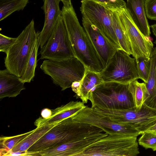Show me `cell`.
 <instances>
[{
	"instance_id": "obj_1",
	"label": "cell",
	"mask_w": 156,
	"mask_h": 156,
	"mask_svg": "<svg viewBox=\"0 0 156 156\" xmlns=\"http://www.w3.org/2000/svg\"><path fill=\"white\" fill-rule=\"evenodd\" d=\"M61 10L75 56L88 69L100 73L103 68L99 57L79 23L73 6H63Z\"/></svg>"
},
{
	"instance_id": "obj_2",
	"label": "cell",
	"mask_w": 156,
	"mask_h": 156,
	"mask_svg": "<svg viewBox=\"0 0 156 156\" xmlns=\"http://www.w3.org/2000/svg\"><path fill=\"white\" fill-rule=\"evenodd\" d=\"M103 132L98 127L77 122L69 117L58 122L26 151L38 153L78 138Z\"/></svg>"
},
{
	"instance_id": "obj_3",
	"label": "cell",
	"mask_w": 156,
	"mask_h": 156,
	"mask_svg": "<svg viewBox=\"0 0 156 156\" xmlns=\"http://www.w3.org/2000/svg\"><path fill=\"white\" fill-rule=\"evenodd\" d=\"M94 109L101 117L115 123L131 126L142 134L156 123V110L144 103L140 109L135 107L127 109Z\"/></svg>"
},
{
	"instance_id": "obj_4",
	"label": "cell",
	"mask_w": 156,
	"mask_h": 156,
	"mask_svg": "<svg viewBox=\"0 0 156 156\" xmlns=\"http://www.w3.org/2000/svg\"><path fill=\"white\" fill-rule=\"evenodd\" d=\"M129 84L107 82L99 84L89 97L91 107L127 109L135 107Z\"/></svg>"
},
{
	"instance_id": "obj_5",
	"label": "cell",
	"mask_w": 156,
	"mask_h": 156,
	"mask_svg": "<svg viewBox=\"0 0 156 156\" xmlns=\"http://www.w3.org/2000/svg\"><path fill=\"white\" fill-rule=\"evenodd\" d=\"M137 136L108 134L87 147L80 156H135L140 153Z\"/></svg>"
},
{
	"instance_id": "obj_6",
	"label": "cell",
	"mask_w": 156,
	"mask_h": 156,
	"mask_svg": "<svg viewBox=\"0 0 156 156\" xmlns=\"http://www.w3.org/2000/svg\"><path fill=\"white\" fill-rule=\"evenodd\" d=\"M37 36L32 20L6 53L5 66L11 73L19 77L23 75Z\"/></svg>"
},
{
	"instance_id": "obj_7",
	"label": "cell",
	"mask_w": 156,
	"mask_h": 156,
	"mask_svg": "<svg viewBox=\"0 0 156 156\" xmlns=\"http://www.w3.org/2000/svg\"><path fill=\"white\" fill-rule=\"evenodd\" d=\"M40 68L51 77L54 84L60 86L62 90H64L71 87L73 82L81 80L85 67L74 57L59 61L44 60Z\"/></svg>"
},
{
	"instance_id": "obj_8",
	"label": "cell",
	"mask_w": 156,
	"mask_h": 156,
	"mask_svg": "<svg viewBox=\"0 0 156 156\" xmlns=\"http://www.w3.org/2000/svg\"><path fill=\"white\" fill-rule=\"evenodd\" d=\"M104 82H115L128 84L140 79L135 58L123 50L116 51L106 67L100 73Z\"/></svg>"
},
{
	"instance_id": "obj_9",
	"label": "cell",
	"mask_w": 156,
	"mask_h": 156,
	"mask_svg": "<svg viewBox=\"0 0 156 156\" xmlns=\"http://www.w3.org/2000/svg\"><path fill=\"white\" fill-rule=\"evenodd\" d=\"M41 59L59 61L75 55L62 16L59 18L51 34L40 51Z\"/></svg>"
},
{
	"instance_id": "obj_10",
	"label": "cell",
	"mask_w": 156,
	"mask_h": 156,
	"mask_svg": "<svg viewBox=\"0 0 156 156\" xmlns=\"http://www.w3.org/2000/svg\"><path fill=\"white\" fill-rule=\"evenodd\" d=\"M82 17L98 28L118 50L122 49L113 27V12L104 6L88 0L81 1Z\"/></svg>"
},
{
	"instance_id": "obj_11",
	"label": "cell",
	"mask_w": 156,
	"mask_h": 156,
	"mask_svg": "<svg viewBox=\"0 0 156 156\" xmlns=\"http://www.w3.org/2000/svg\"><path fill=\"white\" fill-rule=\"evenodd\" d=\"M72 117L77 122L98 127L108 134L121 133L137 136L142 134L140 131L131 126L115 123L101 117L93 108L87 106Z\"/></svg>"
},
{
	"instance_id": "obj_12",
	"label": "cell",
	"mask_w": 156,
	"mask_h": 156,
	"mask_svg": "<svg viewBox=\"0 0 156 156\" xmlns=\"http://www.w3.org/2000/svg\"><path fill=\"white\" fill-rule=\"evenodd\" d=\"M117 12L130 41L133 56L136 58L140 57L150 58L154 48L152 42L139 30L126 7Z\"/></svg>"
},
{
	"instance_id": "obj_13",
	"label": "cell",
	"mask_w": 156,
	"mask_h": 156,
	"mask_svg": "<svg viewBox=\"0 0 156 156\" xmlns=\"http://www.w3.org/2000/svg\"><path fill=\"white\" fill-rule=\"evenodd\" d=\"M108 135L102 132L78 138L39 152L38 156H80L87 147Z\"/></svg>"
},
{
	"instance_id": "obj_14",
	"label": "cell",
	"mask_w": 156,
	"mask_h": 156,
	"mask_svg": "<svg viewBox=\"0 0 156 156\" xmlns=\"http://www.w3.org/2000/svg\"><path fill=\"white\" fill-rule=\"evenodd\" d=\"M83 28L98 55L103 69L118 49L95 26L82 17Z\"/></svg>"
},
{
	"instance_id": "obj_15",
	"label": "cell",
	"mask_w": 156,
	"mask_h": 156,
	"mask_svg": "<svg viewBox=\"0 0 156 156\" xmlns=\"http://www.w3.org/2000/svg\"><path fill=\"white\" fill-rule=\"evenodd\" d=\"M60 0H44L42 8L45 14V20L41 31L37 32L39 46L42 48L52 34L59 17L62 16Z\"/></svg>"
},
{
	"instance_id": "obj_16",
	"label": "cell",
	"mask_w": 156,
	"mask_h": 156,
	"mask_svg": "<svg viewBox=\"0 0 156 156\" xmlns=\"http://www.w3.org/2000/svg\"><path fill=\"white\" fill-rule=\"evenodd\" d=\"M86 106L82 101H71L52 109V115L49 119H44L40 117L35 121L34 125L37 127L45 124L58 122L78 113Z\"/></svg>"
},
{
	"instance_id": "obj_17",
	"label": "cell",
	"mask_w": 156,
	"mask_h": 156,
	"mask_svg": "<svg viewBox=\"0 0 156 156\" xmlns=\"http://www.w3.org/2000/svg\"><path fill=\"white\" fill-rule=\"evenodd\" d=\"M24 83L20 77L11 73L7 69L0 71V99L13 98L25 90Z\"/></svg>"
},
{
	"instance_id": "obj_18",
	"label": "cell",
	"mask_w": 156,
	"mask_h": 156,
	"mask_svg": "<svg viewBox=\"0 0 156 156\" xmlns=\"http://www.w3.org/2000/svg\"><path fill=\"white\" fill-rule=\"evenodd\" d=\"M126 8L141 33L145 37H149L150 27L145 14L144 0H127Z\"/></svg>"
},
{
	"instance_id": "obj_19",
	"label": "cell",
	"mask_w": 156,
	"mask_h": 156,
	"mask_svg": "<svg viewBox=\"0 0 156 156\" xmlns=\"http://www.w3.org/2000/svg\"><path fill=\"white\" fill-rule=\"evenodd\" d=\"M100 73L91 71L85 67L83 76L80 81L79 93L76 98H80L84 104L97 86L104 82Z\"/></svg>"
},
{
	"instance_id": "obj_20",
	"label": "cell",
	"mask_w": 156,
	"mask_h": 156,
	"mask_svg": "<svg viewBox=\"0 0 156 156\" xmlns=\"http://www.w3.org/2000/svg\"><path fill=\"white\" fill-rule=\"evenodd\" d=\"M57 123L45 124L37 127L32 133L18 143L8 153L17 151L26 152L29 147Z\"/></svg>"
},
{
	"instance_id": "obj_21",
	"label": "cell",
	"mask_w": 156,
	"mask_h": 156,
	"mask_svg": "<svg viewBox=\"0 0 156 156\" xmlns=\"http://www.w3.org/2000/svg\"><path fill=\"white\" fill-rule=\"evenodd\" d=\"M150 58V72L147 82L145 83L149 95L144 103L156 110V48H154Z\"/></svg>"
},
{
	"instance_id": "obj_22",
	"label": "cell",
	"mask_w": 156,
	"mask_h": 156,
	"mask_svg": "<svg viewBox=\"0 0 156 156\" xmlns=\"http://www.w3.org/2000/svg\"><path fill=\"white\" fill-rule=\"evenodd\" d=\"M112 18L114 30L121 48L129 55H132L130 41L118 12H112Z\"/></svg>"
},
{
	"instance_id": "obj_23",
	"label": "cell",
	"mask_w": 156,
	"mask_h": 156,
	"mask_svg": "<svg viewBox=\"0 0 156 156\" xmlns=\"http://www.w3.org/2000/svg\"><path fill=\"white\" fill-rule=\"evenodd\" d=\"M129 89L135 107L137 109H140L149 95L145 83H140L136 80L129 83Z\"/></svg>"
},
{
	"instance_id": "obj_24",
	"label": "cell",
	"mask_w": 156,
	"mask_h": 156,
	"mask_svg": "<svg viewBox=\"0 0 156 156\" xmlns=\"http://www.w3.org/2000/svg\"><path fill=\"white\" fill-rule=\"evenodd\" d=\"M39 46L37 35L33 46L24 72L22 76L20 77V80L24 83H30L33 80L35 76V69L37 66V52Z\"/></svg>"
},
{
	"instance_id": "obj_25",
	"label": "cell",
	"mask_w": 156,
	"mask_h": 156,
	"mask_svg": "<svg viewBox=\"0 0 156 156\" xmlns=\"http://www.w3.org/2000/svg\"><path fill=\"white\" fill-rule=\"evenodd\" d=\"M29 0H0V21L16 11L23 10Z\"/></svg>"
},
{
	"instance_id": "obj_26",
	"label": "cell",
	"mask_w": 156,
	"mask_h": 156,
	"mask_svg": "<svg viewBox=\"0 0 156 156\" xmlns=\"http://www.w3.org/2000/svg\"><path fill=\"white\" fill-rule=\"evenodd\" d=\"M34 129L27 133L12 136L0 138V156H5L18 143L32 133Z\"/></svg>"
},
{
	"instance_id": "obj_27",
	"label": "cell",
	"mask_w": 156,
	"mask_h": 156,
	"mask_svg": "<svg viewBox=\"0 0 156 156\" xmlns=\"http://www.w3.org/2000/svg\"><path fill=\"white\" fill-rule=\"evenodd\" d=\"M136 59V68L140 79L145 83L147 82L150 68V58L140 57Z\"/></svg>"
},
{
	"instance_id": "obj_28",
	"label": "cell",
	"mask_w": 156,
	"mask_h": 156,
	"mask_svg": "<svg viewBox=\"0 0 156 156\" xmlns=\"http://www.w3.org/2000/svg\"><path fill=\"white\" fill-rule=\"evenodd\" d=\"M138 141L139 144L145 148H150L154 151H156V134L145 131L142 134Z\"/></svg>"
},
{
	"instance_id": "obj_29",
	"label": "cell",
	"mask_w": 156,
	"mask_h": 156,
	"mask_svg": "<svg viewBox=\"0 0 156 156\" xmlns=\"http://www.w3.org/2000/svg\"><path fill=\"white\" fill-rule=\"evenodd\" d=\"M88 0L99 4L113 12H118L126 5V3L123 0Z\"/></svg>"
},
{
	"instance_id": "obj_30",
	"label": "cell",
	"mask_w": 156,
	"mask_h": 156,
	"mask_svg": "<svg viewBox=\"0 0 156 156\" xmlns=\"http://www.w3.org/2000/svg\"><path fill=\"white\" fill-rule=\"evenodd\" d=\"M144 8L147 17L156 20V0H145Z\"/></svg>"
},
{
	"instance_id": "obj_31",
	"label": "cell",
	"mask_w": 156,
	"mask_h": 156,
	"mask_svg": "<svg viewBox=\"0 0 156 156\" xmlns=\"http://www.w3.org/2000/svg\"><path fill=\"white\" fill-rule=\"evenodd\" d=\"M17 37H7L0 34V51L6 53L9 48L15 43Z\"/></svg>"
},
{
	"instance_id": "obj_32",
	"label": "cell",
	"mask_w": 156,
	"mask_h": 156,
	"mask_svg": "<svg viewBox=\"0 0 156 156\" xmlns=\"http://www.w3.org/2000/svg\"><path fill=\"white\" fill-rule=\"evenodd\" d=\"M80 81H76L73 82L71 86L72 90L76 94L74 97L76 98L79 94Z\"/></svg>"
},
{
	"instance_id": "obj_33",
	"label": "cell",
	"mask_w": 156,
	"mask_h": 156,
	"mask_svg": "<svg viewBox=\"0 0 156 156\" xmlns=\"http://www.w3.org/2000/svg\"><path fill=\"white\" fill-rule=\"evenodd\" d=\"M52 113L51 110L48 108H44L41 110V115L43 119H48L51 117Z\"/></svg>"
},
{
	"instance_id": "obj_34",
	"label": "cell",
	"mask_w": 156,
	"mask_h": 156,
	"mask_svg": "<svg viewBox=\"0 0 156 156\" xmlns=\"http://www.w3.org/2000/svg\"><path fill=\"white\" fill-rule=\"evenodd\" d=\"M63 4V6L67 8H70L73 5L71 0H60Z\"/></svg>"
},
{
	"instance_id": "obj_35",
	"label": "cell",
	"mask_w": 156,
	"mask_h": 156,
	"mask_svg": "<svg viewBox=\"0 0 156 156\" xmlns=\"http://www.w3.org/2000/svg\"><path fill=\"white\" fill-rule=\"evenodd\" d=\"M150 27L151 28L153 34L155 36V40L154 43L156 44V24L151 26Z\"/></svg>"
},
{
	"instance_id": "obj_36",
	"label": "cell",
	"mask_w": 156,
	"mask_h": 156,
	"mask_svg": "<svg viewBox=\"0 0 156 156\" xmlns=\"http://www.w3.org/2000/svg\"><path fill=\"white\" fill-rule=\"evenodd\" d=\"M146 131L151 132L156 134V123Z\"/></svg>"
}]
</instances>
